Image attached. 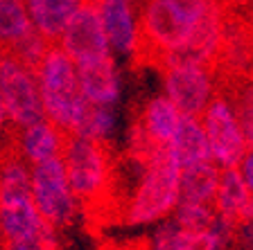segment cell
Listing matches in <instances>:
<instances>
[{"label":"cell","instance_id":"1","mask_svg":"<svg viewBox=\"0 0 253 250\" xmlns=\"http://www.w3.org/2000/svg\"><path fill=\"white\" fill-rule=\"evenodd\" d=\"M226 16L221 0H142L138 5L140 57L158 66L185 59L215 70Z\"/></svg>","mask_w":253,"mask_h":250},{"label":"cell","instance_id":"2","mask_svg":"<svg viewBox=\"0 0 253 250\" xmlns=\"http://www.w3.org/2000/svg\"><path fill=\"white\" fill-rule=\"evenodd\" d=\"M138 160V180L126 201L125 221L131 225H154L169 219L179 203V165L168 146H156Z\"/></svg>","mask_w":253,"mask_h":250},{"label":"cell","instance_id":"3","mask_svg":"<svg viewBox=\"0 0 253 250\" xmlns=\"http://www.w3.org/2000/svg\"><path fill=\"white\" fill-rule=\"evenodd\" d=\"M34 77L41 95L43 117L52 122L61 133L75 136L88 108V102L79 88L75 63L57 43H52L34 66Z\"/></svg>","mask_w":253,"mask_h":250},{"label":"cell","instance_id":"4","mask_svg":"<svg viewBox=\"0 0 253 250\" xmlns=\"http://www.w3.org/2000/svg\"><path fill=\"white\" fill-rule=\"evenodd\" d=\"M61 160L79 205H97L113 180V167L106 144L82 136H66Z\"/></svg>","mask_w":253,"mask_h":250},{"label":"cell","instance_id":"5","mask_svg":"<svg viewBox=\"0 0 253 250\" xmlns=\"http://www.w3.org/2000/svg\"><path fill=\"white\" fill-rule=\"evenodd\" d=\"M30 194L39 216L50 228L59 232L75 223L82 205L73 194L61 156L30 167Z\"/></svg>","mask_w":253,"mask_h":250},{"label":"cell","instance_id":"6","mask_svg":"<svg viewBox=\"0 0 253 250\" xmlns=\"http://www.w3.org/2000/svg\"><path fill=\"white\" fill-rule=\"evenodd\" d=\"M199 122L206 142H208L211 160L219 169L237 167L240 160L253 149V142L247 138L242 124H240L235 104L226 95H215L201 113Z\"/></svg>","mask_w":253,"mask_h":250},{"label":"cell","instance_id":"7","mask_svg":"<svg viewBox=\"0 0 253 250\" xmlns=\"http://www.w3.org/2000/svg\"><path fill=\"white\" fill-rule=\"evenodd\" d=\"M0 99H2L7 124H11L14 129L43 120L41 95H39L34 70L18 61L14 54L2 50H0Z\"/></svg>","mask_w":253,"mask_h":250},{"label":"cell","instance_id":"8","mask_svg":"<svg viewBox=\"0 0 253 250\" xmlns=\"http://www.w3.org/2000/svg\"><path fill=\"white\" fill-rule=\"evenodd\" d=\"M163 70V90L181 115L201 117L206 106L215 97V70L197 61H165Z\"/></svg>","mask_w":253,"mask_h":250},{"label":"cell","instance_id":"9","mask_svg":"<svg viewBox=\"0 0 253 250\" xmlns=\"http://www.w3.org/2000/svg\"><path fill=\"white\" fill-rule=\"evenodd\" d=\"M57 45L68 54L75 66L102 57H113L109 50V43H106L104 30H102L95 0H86L79 7L77 14L63 27L61 36L57 38Z\"/></svg>","mask_w":253,"mask_h":250},{"label":"cell","instance_id":"10","mask_svg":"<svg viewBox=\"0 0 253 250\" xmlns=\"http://www.w3.org/2000/svg\"><path fill=\"white\" fill-rule=\"evenodd\" d=\"M181 120L179 108L165 95L147 99L138 113L131 133V153L133 158H145L156 146H168L172 140L176 124Z\"/></svg>","mask_w":253,"mask_h":250},{"label":"cell","instance_id":"11","mask_svg":"<svg viewBox=\"0 0 253 250\" xmlns=\"http://www.w3.org/2000/svg\"><path fill=\"white\" fill-rule=\"evenodd\" d=\"M106 43L113 57H140V25L138 5L129 0H95Z\"/></svg>","mask_w":253,"mask_h":250},{"label":"cell","instance_id":"12","mask_svg":"<svg viewBox=\"0 0 253 250\" xmlns=\"http://www.w3.org/2000/svg\"><path fill=\"white\" fill-rule=\"evenodd\" d=\"M77 81L82 95L93 106H116L122 93L116 57H102L95 61L77 63Z\"/></svg>","mask_w":253,"mask_h":250},{"label":"cell","instance_id":"13","mask_svg":"<svg viewBox=\"0 0 253 250\" xmlns=\"http://www.w3.org/2000/svg\"><path fill=\"white\" fill-rule=\"evenodd\" d=\"M63 142H66V133H61L52 122H47L43 117V120L16 129L11 151L32 167L39 165V162L59 158L63 151Z\"/></svg>","mask_w":253,"mask_h":250},{"label":"cell","instance_id":"14","mask_svg":"<svg viewBox=\"0 0 253 250\" xmlns=\"http://www.w3.org/2000/svg\"><path fill=\"white\" fill-rule=\"evenodd\" d=\"M212 210L219 219L231 225L249 223L253 216V189L247 187V182L237 174V169H221L217 180Z\"/></svg>","mask_w":253,"mask_h":250},{"label":"cell","instance_id":"15","mask_svg":"<svg viewBox=\"0 0 253 250\" xmlns=\"http://www.w3.org/2000/svg\"><path fill=\"white\" fill-rule=\"evenodd\" d=\"M86 0H25L32 27L47 43H57L63 27Z\"/></svg>","mask_w":253,"mask_h":250},{"label":"cell","instance_id":"16","mask_svg":"<svg viewBox=\"0 0 253 250\" xmlns=\"http://www.w3.org/2000/svg\"><path fill=\"white\" fill-rule=\"evenodd\" d=\"M168 151L176 160L179 169L197 162L211 160V151H208V142H206L204 129H201L199 117H190V115H181L176 131H174L172 140L168 144Z\"/></svg>","mask_w":253,"mask_h":250},{"label":"cell","instance_id":"17","mask_svg":"<svg viewBox=\"0 0 253 250\" xmlns=\"http://www.w3.org/2000/svg\"><path fill=\"white\" fill-rule=\"evenodd\" d=\"M219 172L221 169L212 160L183 167L179 174V201L181 203L212 205Z\"/></svg>","mask_w":253,"mask_h":250},{"label":"cell","instance_id":"18","mask_svg":"<svg viewBox=\"0 0 253 250\" xmlns=\"http://www.w3.org/2000/svg\"><path fill=\"white\" fill-rule=\"evenodd\" d=\"M32 32L25 0H0V50L11 52Z\"/></svg>","mask_w":253,"mask_h":250},{"label":"cell","instance_id":"19","mask_svg":"<svg viewBox=\"0 0 253 250\" xmlns=\"http://www.w3.org/2000/svg\"><path fill=\"white\" fill-rule=\"evenodd\" d=\"M116 124H118L116 106L88 104V108H86L84 117L79 122V129L75 136H82V138H88V140L106 144V142L111 140V136H113V131H116Z\"/></svg>","mask_w":253,"mask_h":250},{"label":"cell","instance_id":"20","mask_svg":"<svg viewBox=\"0 0 253 250\" xmlns=\"http://www.w3.org/2000/svg\"><path fill=\"white\" fill-rule=\"evenodd\" d=\"M147 250H192V232L179 228L172 219H165L149 237Z\"/></svg>","mask_w":253,"mask_h":250},{"label":"cell","instance_id":"21","mask_svg":"<svg viewBox=\"0 0 253 250\" xmlns=\"http://www.w3.org/2000/svg\"><path fill=\"white\" fill-rule=\"evenodd\" d=\"M215 210L212 205H201V203H176L172 216L169 219L179 228L188 230V232H201V230L211 228V223L215 221Z\"/></svg>","mask_w":253,"mask_h":250},{"label":"cell","instance_id":"22","mask_svg":"<svg viewBox=\"0 0 253 250\" xmlns=\"http://www.w3.org/2000/svg\"><path fill=\"white\" fill-rule=\"evenodd\" d=\"M0 250H59V232L47 225L32 237L0 241Z\"/></svg>","mask_w":253,"mask_h":250},{"label":"cell","instance_id":"23","mask_svg":"<svg viewBox=\"0 0 253 250\" xmlns=\"http://www.w3.org/2000/svg\"><path fill=\"white\" fill-rule=\"evenodd\" d=\"M50 45H52V43H47L45 38H43L41 34L34 30L32 34H27V36L23 38V41L18 43V45H16L9 54H14L18 61H23L25 66H30V68L34 70V66L41 61V57L45 54V50H47Z\"/></svg>","mask_w":253,"mask_h":250},{"label":"cell","instance_id":"24","mask_svg":"<svg viewBox=\"0 0 253 250\" xmlns=\"http://www.w3.org/2000/svg\"><path fill=\"white\" fill-rule=\"evenodd\" d=\"M235 169H237V174L242 176V180L247 182V187L253 189V153L249 151L247 156L240 160V165H237Z\"/></svg>","mask_w":253,"mask_h":250},{"label":"cell","instance_id":"25","mask_svg":"<svg viewBox=\"0 0 253 250\" xmlns=\"http://www.w3.org/2000/svg\"><path fill=\"white\" fill-rule=\"evenodd\" d=\"M221 5L226 7L228 11H240V9H247L249 5H251V0H221Z\"/></svg>","mask_w":253,"mask_h":250},{"label":"cell","instance_id":"26","mask_svg":"<svg viewBox=\"0 0 253 250\" xmlns=\"http://www.w3.org/2000/svg\"><path fill=\"white\" fill-rule=\"evenodd\" d=\"M7 126V117H5V108H2V99H0V133L5 131Z\"/></svg>","mask_w":253,"mask_h":250},{"label":"cell","instance_id":"27","mask_svg":"<svg viewBox=\"0 0 253 250\" xmlns=\"http://www.w3.org/2000/svg\"><path fill=\"white\" fill-rule=\"evenodd\" d=\"M129 2H131V5H140L142 0H129Z\"/></svg>","mask_w":253,"mask_h":250},{"label":"cell","instance_id":"28","mask_svg":"<svg viewBox=\"0 0 253 250\" xmlns=\"http://www.w3.org/2000/svg\"><path fill=\"white\" fill-rule=\"evenodd\" d=\"M192 250H197V246H195V232H192Z\"/></svg>","mask_w":253,"mask_h":250}]
</instances>
